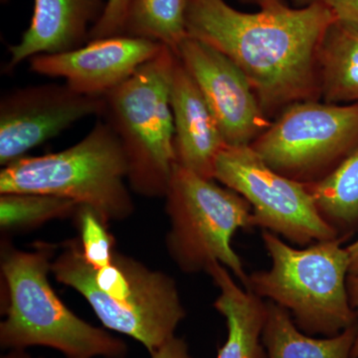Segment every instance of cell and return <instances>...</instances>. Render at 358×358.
<instances>
[{
  "label": "cell",
  "instance_id": "484cf974",
  "mask_svg": "<svg viewBox=\"0 0 358 358\" xmlns=\"http://www.w3.org/2000/svg\"><path fill=\"white\" fill-rule=\"evenodd\" d=\"M350 254V275H358V239L346 247Z\"/></svg>",
  "mask_w": 358,
  "mask_h": 358
},
{
  "label": "cell",
  "instance_id": "cb8c5ba5",
  "mask_svg": "<svg viewBox=\"0 0 358 358\" xmlns=\"http://www.w3.org/2000/svg\"><path fill=\"white\" fill-rule=\"evenodd\" d=\"M150 358H194L189 352L185 339L173 336L159 350L150 353Z\"/></svg>",
  "mask_w": 358,
  "mask_h": 358
},
{
  "label": "cell",
  "instance_id": "44dd1931",
  "mask_svg": "<svg viewBox=\"0 0 358 358\" xmlns=\"http://www.w3.org/2000/svg\"><path fill=\"white\" fill-rule=\"evenodd\" d=\"M85 260L94 268H102L112 263L115 238L101 214L88 205H78L74 214Z\"/></svg>",
  "mask_w": 358,
  "mask_h": 358
},
{
  "label": "cell",
  "instance_id": "9c48e42d",
  "mask_svg": "<svg viewBox=\"0 0 358 358\" xmlns=\"http://www.w3.org/2000/svg\"><path fill=\"white\" fill-rule=\"evenodd\" d=\"M214 179L249 202L254 228L300 246L341 237L320 215L307 185L278 173L250 145H226L216 159Z\"/></svg>",
  "mask_w": 358,
  "mask_h": 358
},
{
  "label": "cell",
  "instance_id": "7c38bea8",
  "mask_svg": "<svg viewBox=\"0 0 358 358\" xmlns=\"http://www.w3.org/2000/svg\"><path fill=\"white\" fill-rule=\"evenodd\" d=\"M164 45L136 37H109L64 53L41 54L29 59L36 74L64 79L82 95L103 96L152 60Z\"/></svg>",
  "mask_w": 358,
  "mask_h": 358
},
{
  "label": "cell",
  "instance_id": "d6986e66",
  "mask_svg": "<svg viewBox=\"0 0 358 358\" xmlns=\"http://www.w3.org/2000/svg\"><path fill=\"white\" fill-rule=\"evenodd\" d=\"M188 0H134L122 35L157 42L173 52L188 36Z\"/></svg>",
  "mask_w": 358,
  "mask_h": 358
},
{
  "label": "cell",
  "instance_id": "3957f363",
  "mask_svg": "<svg viewBox=\"0 0 358 358\" xmlns=\"http://www.w3.org/2000/svg\"><path fill=\"white\" fill-rule=\"evenodd\" d=\"M56 247L37 242L29 251L1 240L0 270L6 301L0 322V346L53 348L66 358H127L129 348L107 329L92 326L66 307L49 282Z\"/></svg>",
  "mask_w": 358,
  "mask_h": 358
},
{
  "label": "cell",
  "instance_id": "5bb4252c",
  "mask_svg": "<svg viewBox=\"0 0 358 358\" xmlns=\"http://www.w3.org/2000/svg\"><path fill=\"white\" fill-rule=\"evenodd\" d=\"M103 8V0H34L29 27L9 47L7 70L34 56L64 53L88 43Z\"/></svg>",
  "mask_w": 358,
  "mask_h": 358
},
{
  "label": "cell",
  "instance_id": "277c9868",
  "mask_svg": "<svg viewBox=\"0 0 358 358\" xmlns=\"http://www.w3.org/2000/svg\"><path fill=\"white\" fill-rule=\"evenodd\" d=\"M345 236L296 249L270 231L262 239L272 266L249 275L245 289L286 308L303 333L336 336L358 322L348 291L350 259Z\"/></svg>",
  "mask_w": 358,
  "mask_h": 358
},
{
  "label": "cell",
  "instance_id": "ffe728a7",
  "mask_svg": "<svg viewBox=\"0 0 358 358\" xmlns=\"http://www.w3.org/2000/svg\"><path fill=\"white\" fill-rule=\"evenodd\" d=\"M78 203L73 200L36 194H0V229L4 235L28 232L49 221L74 216Z\"/></svg>",
  "mask_w": 358,
  "mask_h": 358
},
{
  "label": "cell",
  "instance_id": "ac0fdd59",
  "mask_svg": "<svg viewBox=\"0 0 358 358\" xmlns=\"http://www.w3.org/2000/svg\"><path fill=\"white\" fill-rule=\"evenodd\" d=\"M306 185L322 218L348 237L358 225V147L326 178Z\"/></svg>",
  "mask_w": 358,
  "mask_h": 358
},
{
  "label": "cell",
  "instance_id": "ba28073f",
  "mask_svg": "<svg viewBox=\"0 0 358 358\" xmlns=\"http://www.w3.org/2000/svg\"><path fill=\"white\" fill-rule=\"evenodd\" d=\"M250 147L278 173L317 182L358 147V103H292Z\"/></svg>",
  "mask_w": 358,
  "mask_h": 358
},
{
  "label": "cell",
  "instance_id": "5b68a950",
  "mask_svg": "<svg viewBox=\"0 0 358 358\" xmlns=\"http://www.w3.org/2000/svg\"><path fill=\"white\" fill-rule=\"evenodd\" d=\"M128 174L121 143L101 119L72 147L2 167L0 194L36 193L73 200L91 206L109 224L134 214Z\"/></svg>",
  "mask_w": 358,
  "mask_h": 358
},
{
  "label": "cell",
  "instance_id": "8fae6325",
  "mask_svg": "<svg viewBox=\"0 0 358 358\" xmlns=\"http://www.w3.org/2000/svg\"><path fill=\"white\" fill-rule=\"evenodd\" d=\"M174 53L208 103L227 145H251L268 128L272 121L248 79L227 56L190 36Z\"/></svg>",
  "mask_w": 358,
  "mask_h": 358
},
{
  "label": "cell",
  "instance_id": "8992f818",
  "mask_svg": "<svg viewBox=\"0 0 358 358\" xmlns=\"http://www.w3.org/2000/svg\"><path fill=\"white\" fill-rule=\"evenodd\" d=\"M176 54L169 47L103 96L101 119L121 143L131 192L164 197L176 164L171 84Z\"/></svg>",
  "mask_w": 358,
  "mask_h": 358
},
{
  "label": "cell",
  "instance_id": "2e32d148",
  "mask_svg": "<svg viewBox=\"0 0 358 358\" xmlns=\"http://www.w3.org/2000/svg\"><path fill=\"white\" fill-rule=\"evenodd\" d=\"M266 303L262 338L268 358H352L358 322L336 336L315 338L296 327L286 308L270 301Z\"/></svg>",
  "mask_w": 358,
  "mask_h": 358
},
{
  "label": "cell",
  "instance_id": "52a82bcc",
  "mask_svg": "<svg viewBox=\"0 0 358 358\" xmlns=\"http://www.w3.org/2000/svg\"><path fill=\"white\" fill-rule=\"evenodd\" d=\"M164 199L171 226L167 253L181 272L206 273L212 263L218 262L246 287L249 275L231 240L238 230L254 228L249 202L218 185L215 179L202 178L178 164Z\"/></svg>",
  "mask_w": 358,
  "mask_h": 358
},
{
  "label": "cell",
  "instance_id": "e0dca14e",
  "mask_svg": "<svg viewBox=\"0 0 358 358\" xmlns=\"http://www.w3.org/2000/svg\"><path fill=\"white\" fill-rule=\"evenodd\" d=\"M319 71L324 102L358 103V32L331 25L320 46Z\"/></svg>",
  "mask_w": 358,
  "mask_h": 358
},
{
  "label": "cell",
  "instance_id": "d4e9b609",
  "mask_svg": "<svg viewBox=\"0 0 358 358\" xmlns=\"http://www.w3.org/2000/svg\"><path fill=\"white\" fill-rule=\"evenodd\" d=\"M348 291L350 296V305L357 313L358 317V275H348ZM352 358H358V326L357 338L352 352Z\"/></svg>",
  "mask_w": 358,
  "mask_h": 358
},
{
  "label": "cell",
  "instance_id": "7402d4cb",
  "mask_svg": "<svg viewBox=\"0 0 358 358\" xmlns=\"http://www.w3.org/2000/svg\"><path fill=\"white\" fill-rule=\"evenodd\" d=\"M134 1V0H107L100 18L90 30L89 41L122 35L124 23Z\"/></svg>",
  "mask_w": 358,
  "mask_h": 358
},
{
  "label": "cell",
  "instance_id": "9a60e30c",
  "mask_svg": "<svg viewBox=\"0 0 358 358\" xmlns=\"http://www.w3.org/2000/svg\"><path fill=\"white\" fill-rule=\"evenodd\" d=\"M206 273L219 289L214 308L227 324V338L219 348L217 358H268L262 338L266 301L249 289L240 288L220 263H212Z\"/></svg>",
  "mask_w": 358,
  "mask_h": 358
},
{
  "label": "cell",
  "instance_id": "4316f807",
  "mask_svg": "<svg viewBox=\"0 0 358 358\" xmlns=\"http://www.w3.org/2000/svg\"><path fill=\"white\" fill-rule=\"evenodd\" d=\"M1 358H43L34 357L29 353L26 352L25 350H11L6 355H2Z\"/></svg>",
  "mask_w": 358,
  "mask_h": 358
},
{
  "label": "cell",
  "instance_id": "603a6c76",
  "mask_svg": "<svg viewBox=\"0 0 358 358\" xmlns=\"http://www.w3.org/2000/svg\"><path fill=\"white\" fill-rule=\"evenodd\" d=\"M299 6L320 3L336 16V23L358 32V0H294Z\"/></svg>",
  "mask_w": 358,
  "mask_h": 358
},
{
  "label": "cell",
  "instance_id": "6da1fadb",
  "mask_svg": "<svg viewBox=\"0 0 358 358\" xmlns=\"http://www.w3.org/2000/svg\"><path fill=\"white\" fill-rule=\"evenodd\" d=\"M336 16L320 3L243 13L224 0H188V36L240 68L268 117L301 101L320 100V46Z\"/></svg>",
  "mask_w": 358,
  "mask_h": 358
},
{
  "label": "cell",
  "instance_id": "7a4b0ae2",
  "mask_svg": "<svg viewBox=\"0 0 358 358\" xmlns=\"http://www.w3.org/2000/svg\"><path fill=\"white\" fill-rule=\"evenodd\" d=\"M51 274L88 301L105 329L134 338L150 355L176 336L186 317L173 277L117 251L109 266L94 268L79 238L65 242Z\"/></svg>",
  "mask_w": 358,
  "mask_h": 358
},
{
  "label": "cell",
  "instance_id": "83f0119b",
  "mask_svg": "<svg viewBox=\"0 0 358 358\" xmlns=\"http://www.w3.org/2000/svg\"><path fill=\"white\" fill-rule=\"evenodd\" d=\"M245 1L255 3L257 6H260L261 8H268V7L279 6V4L284 3L282 0H245Z\"/></svg>",
  "mask_w": 358,
  "mask_h": 358
},
{
  "label": "cell",
  "instance_id": "30bf717a",
  "mask_svg": "<svg viewBox=\"0 0 358 358\" xmlns=\"http://www.w3.org/2000/svg\"><path fill=\"white\" fill-rule=\"evenodd\" d=\"M103 96L82 95L67 84H43L8 92L0 100V164L8 166L75 122L102 115Z\"/></svg>",
  "mask_w": 358,
  "mask_h": 358
},
{
  "label": "cell",
  "instance_id": "4fadbf2b",
  "mask_svg": "<svg viewBox=\"0 0 358 358\" xmlns=\"http://www.w3.org/2000/svg\"><path fill=\"white\" fill-rule=\"evenodd\" d=\"M176 164L214 179L215 162L227 145L208 103L176 55L171 84Z\"/></svg>",
  "mask_w": 358,
  "mask_h": 358
}]
</instances>
